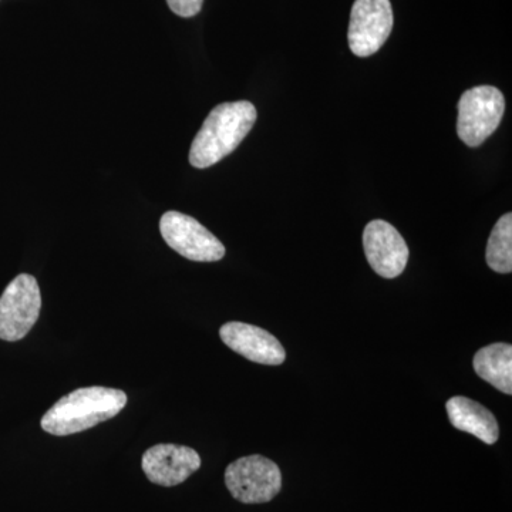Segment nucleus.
I'll list each match as a JSON object with an SVG mask.
<instances>
[{
  "instance_id": "f257e3e1",
  "label": "nucleus",
  "mask_w": 512,
  "mask_h": 512,
  "mask_svg": "<svg viewBox=\"0 0 512 512\" xmlns=\"http://www.w3.org/2000/svg\"><path fill=\"white\" fill-rule=\"evenodd\" d=\"M127 394L110 387H82L62 397L47 410L42 429L52 436H70L113 419L126 407Z\"/></svg>"
},
{
  "instance_id": "f03ea898",
  "label": "nucleus",
  "mask_w": 512,
  "mask_h": 512,
  "mask_svg": "<svg viewBox=\"0 0 512 512\" xmlns=\"http://www.w3.org/2000/svg\"><path fill=\"white\" fill-rule=\"evenodd\" d=\"M256 109L251 101L222 103L208 114L191 144L190 163L195 168H208L237 150L254 127Z\"/></svg>"
},
{
  "instance_id": "7ed1b4c3",
  "label": "nucleus",
  "mask_w": 512,
  "mask_h": 512,
  "mask_svg": "<svg viewBox=\"0 0 512 512\" xmlns=\"http://www.w3.org/2000/svg\"><path fill=\"white\" fill-rule=\"evenodd\" d=\"M504 111V94L497 87L467 90L458 101V137L468 147L481 146L500 126Z\"/></svg>"
},
{
  "instance_id": "20e7f679",
  "label": "nucleus",
  "mask_w": 512,
  "mask_h": 512,
  "mask_svg": "<svg viewBox=\"0 0 512 512\" xmlns=\"http://www.w3.org/2000/svg\"><path fill=\"white\" fill-rule=\"evenodd\" d=\"M225 485L239 503L265 504L281 493L282 473L274 461L254 454L229 464Z\"/></svg>"
},
{
  "instance_id": "39448f33",
  "label": "nucleus",
  "mask_w": 512,
  "mask_h": 512,
  "mask_svg": "<svg viewBox=\"0 0 512 512\" xmlns=\"http://www.w3.org/2000/svg\"><path fill=\"white\" fill-rule=\"evenodd\" d=\"M42 295L35 276H16L0 296V339L18 342L26 338L39 319Z\"/></svg>"
},
{
  "instance_id": "423d86ee",
  "label": "nucleus",
  "mask_w": 512,
  "mask_h": 512,
  "mask_svg": "<svg viewBox=\"0 0 512 512\" xmlns=\"http://www.w3.org/2000/svg\"><path fill=\"white\" fill-rule=\"evenodd\" d=\"M160 232L168 247L190 261L217 262L225 256L220 239L190 215L165 212L160 220Z\"/></svg>"
},
{
  "instance_id": "0eeeda50",
  "label": "nucleus",
  "mask_w": 512,
  "mask_h": 512,
  "mask_svg": "<svg viewBox=\"0 0 512 512\" xmlns=\"http://www.w3.org/2000/svg\"><path fill=\"white\" fill-rule=\"evenodd\" d=\"M393 25V8L390 0H356L350 13L348 32L353 55H375L389 39Z\"/></svg>"
},
{
  "instance_id": "6e6552de",
  "label": "nucleus",
  "mask_w": 512,
  "mask_h": 512,
  "mask_svg": "<svg viewBox=\"0 0 512 512\" xmlns=\"http://www.w3.org/2000/svg\"><path fill=\"white\" fill-rule=\"evenodd\" d=\"M363 248L367 262L382 278H397L406 269L409 247L400 232L389 222H369L363 232Z\"/></svg>"
},
{
  "instance_id": "1a4fd4ad",
  "label": "nucleus",
  "mask_w": 512,
  "mask_h": 512,
  "mask_svg": "<svg viewBox=\"0 0 512 512\" xmlns=\"http://www.w3.org/2000/svg\"><path fill=\"white\" fill-rule=\"evenodd\" d=\"M201 467V457L194 448L177 444H157L141 458V468L153 484L175 487L183 484Z\"/></svg>"
},
{
  "instance_id": "9d476101",
  "label": "nucleus",
  "mask_w": 512,
  "mask_h": 512,
  "mask_svg": "<svg viewBox=\"0 0 512 512\" xmlns=\"http://www.w3.org/2000/svg\"><path fill=\"white\" fill-rule=\"evenodd\" d=\"M222 342L238 355L259 365L279 366L286 350L268 330L242 322H228L220 329Z\"/></svg>"
},
{
  "instance_id": "9b49d317",
  "label": "nucleus",
  "mask_w": 512,
  "mask_h": 512,
  "mask_svg": "<svg viewBox=\"0 0 512 512\" xmlns=\"http://www.w3.org/2000/svg\"><path fill=\"white\" fill-rule=\"evenodd\" d=\"M448 419L457 430L473 434L483 443L495 444L500 437V427L493 413L483 404L464 396H454L446 404Z\"/></svg>"
},
{
  "instance_id": "f8f14e48",
  "label": "nucleus",
  "mask_w": 512,
  "mask_h": 512,
  "mask_svg": "<svg viewBox=\"0 0 512 512\" xmlns=\"http://www.w3.org/2000/svg\"><path fill=\"white\" fill-rule=\"evenodd\" d=\"M474 370L481 379L508 396L512 394V346L493 343L478 350L473 360Z\"/></svg>"
},
{
  "instance_id": "ddd939ff",
  "label": "nucleus",
  "mask_w": 512,
  "mask_h": 512,
  "mask_svg": "<svg viewBox=\"0 0 512 512\" xmlns=\"http://www.w3.org/2000/svg\"><path fill=\"white\" fill-rule=\"evenodd\" d=\"M487 264L498 274L512 271V214L503 215L494 225L485 254Z\"/></svg>"
},
{
  "instance_id": "4468645a",
  "label": "nucleus",
  "mask_w": 512,
  "mask_h": 512,
  "mask_svg": "<svg viewBox=\"0 0 512 512\" xmlns=\"http://www.w3.org/2000/svg\"><path fill=\"white\" fill-rule=\"evenodd\" d=\"M167 3L175 15L181 18H192L201 12L204 0H167Z\"/></svg>"
}]
</instances>
